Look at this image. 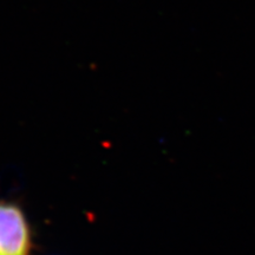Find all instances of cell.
Masks as SVG:
<instances>
[{
	"instance_id": "1",
	"label": "cell",
	"mask_w": 255,
	"mask_h": 255,
	"mask_svg": "<svg viewBox=\"0 0 255 255\" xmlns=\"http://www.w3.org/2000/svg\"><path fill=\"white\" fill-rule=\"evenodd\" d=\"M31 237L20 208L0 202V255H30Z\"/></svg>"
}]
</instances>
